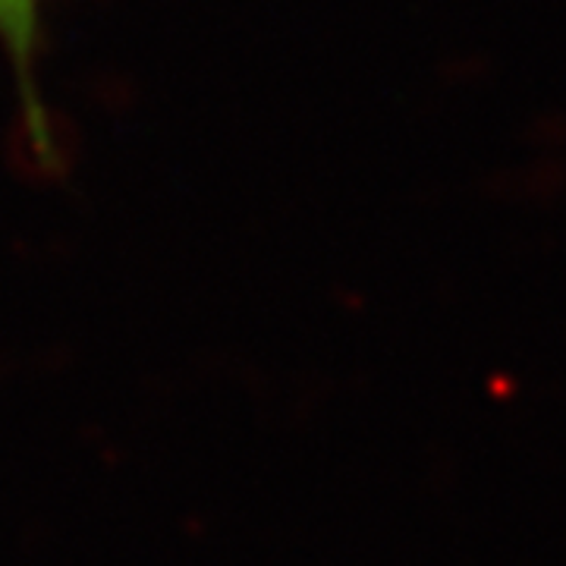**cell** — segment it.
<instances>
[{
  "instance_id": "obj_1",
  "label": "cell",
  "mask_w": 566,
  "mask_h": 566,
  "mask_svg": "<svg viewBox=\"0 0 566 566\" xmlns=\"http://www.w3.org/2000/svg\"><path fill=\"white\" fill-rule=\"evenodd\" d=\"M0 51L7 57L17 107L32 161L41 174L63 170V145L41 85L44 57V0H0Z\"/></svg>"
}]
</instances>
